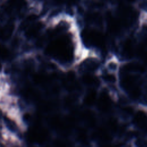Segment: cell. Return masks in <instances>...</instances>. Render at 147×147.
<instances>
[{
    "label": "cell",
    "instance_id": "6da1fadb",
    "mask_svg": "<svg viewBox=\"0 0 147 147\" xmlns=\"http://www.w3.org/2000/svg\"><path fill=\"white\" fill-rule=\"evenodd\" d=\"M42 48L49 60L61 67H69L82 58L80 40L75 28H67L51 24L45 34Z\"/></svg>",
    "mask_w": 147,
    "mask_h": 147
},
{
    "label": "cell",
    "instance_id": "7a4b0ae2",
    "mask_svg": "<svg viewBox=\"0 0 147 147\" xmlns=\"http://www.w3.org/2000/svg\"><path fill=\"white\" fill-rule=\"evenodd\" d=\"M84 35V40L85 43L89 47L96 49H104L107 45V41L100 31L101 29L90 27Z\"/></svg>",
    "mask_w": 147,
    "mask_h": 147
},
{
    "label": "cell",
    "instance_id": "3957f363",
    "mask_svg": "<svg viewBox=\"0 0 147 147\" xmlns=\"http://www.w3.org/2000/svg\"><path fill=\"white\" fill-rule=\"evenodd\" d=\"M95 106L98 111L104 115L108 114L111 111L113 100L109 90L107 88L99 92Z\"/></svg>",
    "mask_w": 147,
    "mask_h": 147
},
{
    "label": "cell",
    "instance_id": "277c9868",
    "mask_svg": "<svg viewBox=\"0 0 147 147\" xmlns=\"http://www.w3.org/2000/svg\"><path fill=\"white\" fill-rule=\"evenodd\" d=\"M79 118L83 123L87 126V127L95 126L97 123L96 114L90 108H88L81 112L79 114Z\"/></svg>",
    "mask_w": 147,
    "mask_h": 147
},
{
    "label": "cell",
    "instance_id": "5b68a950",
    "mask_svg": "<svg viewBox=\"0 0 147 147\" xmlns=\"http://www.w3.org/2000/svg\"><path fill=\"white\" fill-rule=\"evenodd\" d=\"M99 92H98L95 88H90L84 92L82 96V102L88 108L95 106L98 99Z\"/></svg>",
    "mask_w": 147,
    "mask_h": 147
},
{
    "label": "cell",
    "instance_id": "8992f818",
    "mask_svg": "<svg viewBox=\"0 0 147 147\" xmlns=\"http://www.w3.org/2000/svg\"><path fill=\"white\" fill-rule=\"evenodd\" d=\"M15 30V25L13 22H4L1 29V38L3 41H7L11 40L13 37Z\"/></svg>",
    "mask_w": 147,
    "mask_h": 147
},
{
    "label": "cell",
    "instance_id": "52a82bcc",
    "mask_svg": "<svg viewBox=\"0 0 147 147\" xmlns=\"http://www.w3.org/2000/svg\"><path fill=\"white\" fill-rule=\"evenodd\" d=\"M136 123L141 128H147V117L142 111H139L135 117Z\"/></svg>",
    "mask_w": 147,
    "mask_h": 147
},
{
    "label": "cell",
    "instance_id": "ba28073f",
    "mask_svg": "<svg viewBox=\"0 0 147 147\" xmlns=\"http://www.w3.org/2000/svg\"><path fill=\"white\" fill-rule=\"evenodd\" d=\"M123 70L126 72H133V71H139L142 72L144 68L142 66L136 63H129L126 64L123 67Z\"/></svg>",
    "mask_w": 147,
    "mask_h": 147
},
{
    "label": "cell",
    "instance_id": "9c48e42d",
    "mask_svg": "<svg viewBox=\"0 0 147 147\" xmlns=\"http://www.w3.org/2000/svg\"><path fill=\"white\" fill-rule=\"evenodd\" d=\"M123 51L126 56H131L133 52V44L130 40H126L123 45Z\"/></svg>",
    "mask_w": 147,
    "mask_h": 147
},
{
    "label": "cell",
    "instance_id": "30bf717a",
    "mask_svg": "<svg viewBox=\"0 0 147 147\" xmlns=\"http://www.w3.org/2000/svg\"><path fill=\"white\" fill-rule=\"evenodd\" d=\"M32 2H34V3H40L41 1V0H29Z\"/></svg>",
    "mask_w": 147,
    "mask_h": 147
},
{
    "label": "cell",
    "instance_id": "8fae6325",
    "mask_svg": "<svg viewBox=\"0 0 147 147\" xmlns=\"http://www.w3.org/2000/svg\"><path fill=\"white\" fill-rule=\"evenodd\" d=\"M143 56H144V57L145 60V61H146V62L147 63V53H144Z\"/></svg>",
    "mask_w": 147,
    "mask_h": 147
}]
</instances>
